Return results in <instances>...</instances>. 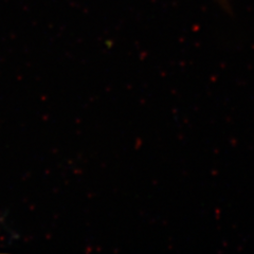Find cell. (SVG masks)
Instances as JSON below:
<instances>
[]
</instances>
